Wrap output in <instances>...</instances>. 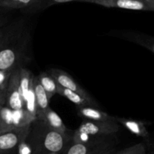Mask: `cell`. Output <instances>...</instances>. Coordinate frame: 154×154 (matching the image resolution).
Returning <instances> with one entry per match:
<instances>
[{"label":"cell","instance_id":"cell-1","mask_svg":"<svg viewBox=\"0 0 154 154\" xmlns=\"http://www.w3.org/2000/svg\"><path fill=\"white\" fill-rule=\"evenodd\" d=\"M72 133L63 134L53 130L36 117L30 124L26 140L31 147L32 154H61L72 141Z\"/></svg>","mask_w":154,"mask_h":154},{"label":"cell","instance_id":"cell-2","mask_svg":"<svg viewBox=\"0 0 154 154\" xmlns=\"http://www.w3.org/2000/svg\"><path fill=\"white\" fill-rule=\"evenodd\" d=\"M30 39L29 29L21 37L8 42L0 47V70L12 72L20 68L29 48Z\"/></svg>","mask_w":154,"mask_h":154},{"label":"cell","instance_id":"cell-3","mask_svg":"<svg viewBox=\"0 0 154 154\" xmlns=\"http://www.w3.org/2000/svg\"><path fill=\"white\" fill-rule=\"evenodd\" d=\"M117 143L116 135L96 137L86 143L70 142L61 154H102L115 148Z\"/></svg>","mask_w":154,"mask_h":154},{"label":"cell","instance_id":"cell-4","mask_svg":"<svg viewBox=\"0 0 154 154\" xmlns=\"http://www.w3.org/2000/svg\"><path fill=\"white\" fill-rule=\"evenodd\" d=\"M120 126L116 121H91L83 120L79 127L76 129L78 132L87 134L90 136H108L116 135L119 132Z\"/></svg>","mask_w":154,"mask_h":154},{"label":"cell","instance_id":"cell-5","mask_svg":"<svg viewBox=\"0 0 154 154\" xmlns=\"http://www.w3.org/2000/svg\"><path fill=\"white\" fill-rule=\"evenodd\" d=\"M29 126L0 134V154H17L19 144L26 138Z\"/></svg>","mask_w":154,"mask_h":154},{"label":"cell","instance_id":"cell-6","mask_svg":"<svg viewBox=\"0 0 154 154\" xmlns=\"http://www.w3.org/2000/svg\"><path fill=\"white\" fill-rule=\"evenodd\" d=\"M5 106L13 111L24 109V102L20 87V68L11 73L6 89Z\"/></svg>","mask_w":154,"mask_h":154},{"label":"cell","instance_id":"cell-7","mask_svg":"<svg viewBox=\"0 0 154 154\" xmlns=\"http://www.w3.org/2000/svg\"><path fill=\"white\" fill-rule=\"evenodd\" d=\"M48 72L55 80L59 86L78 93L90 102H96L84 88H82L79 84L75 82L72 77L67 72L59 69H51Z\"/></svg>","mask_w":154,"mask_h":154},{"label":"cell","instance_id":"cell-8","mask_svg":"<svg viewBox=\"0 0 154 154\" xmlns=\"http://www.w3.org/2000/svg\"><path fill=\"white\" fill-rule=\"evenodd\" d=\"M90 3L107 8L154 11V4L149 2L147 0H94L90 2Z\"/></svg>","mask_w":154,"mask_h":154},{"label":"cell","instance_id":"cell-9","mask_svg":"<svg viewBox=\"0 0 154 154\" xmlns=\"http://www.w3.org/2000/svg\"><path fill=\"white\" fill-rule=\"evenodd\" d=\"M37 118L42 120L47 126L53 130L61 132L63 134L71 133L72 131L67 129L66 125L62 120L61 117L51 108H47L45 111L37 116Z\"/></svg>","mask_w":154,"mask_h":154},{"label":"cell","instance_id":"cell-10","mask_svg":"<svg viewBox=\"0 0 154 154\" xmlns=\"http://www.w3.org/2000/svg\"><path fill=\"white\" fill-rule=\"evenodd\" d=\"M114 118H115V121L118 124H120L123 126H124L126 129H127L129 132H132L134 135L144 138L148 143V144H150V133H149L145 124L143 122L140 121V120L122 118V117H114Z\"/></svg>","mask_w":154,"mask_h":154},{"label":"cell","instance_id":"cell-11","mask_svg":"<svg viewBox=\"0 0 154 154\" xmlns=\"http://www.w3.org/2000/svg\"><path fill=\"white\" fill-rule=\"evenodd\" d=\"M78 115L83 119V120H91V121H115L113 116H110L105 111L98 109L97 108L91 106L78 107L77 108Z\"/></svg>","mask_w":154,"mask_h":154},{"label":"cell","instance_id":"cell-12","mask_svg":"<svg viewBox=\"0 0 154 154\" xmlns=\"http://www.w3.org/2000/svg\"><path fill=\"white\" fill-rule=\"evenodd\" d=\"M33 90H34L35 98L36 108H37V117L38 114L43 112L44 111L49 108V99H48L47 93H45V90L39 83L37 76L33 77L32 80Z\"/></svg>","mask_w":154,"mask_h":154},{"label":"cell","instance_id":"cell-13","mask_svg":"<svg viewBox=\"0 0 154 154\" xmlns=\"http://www.w3.org/2000/svg\"><path fill=\"white\" fill-rule=\"evenodd\" d=\"M122 36L126 40L150 50L154 54V36L138 32H126Z\"/></svg>","mask_w":154,"mask_h":154},{"label":"cell","instance_id":"cell-14","mask_svg":"<svg viewBox=\"0 0 154 154\" xmlns=\"http://www.w3.org/2000/svg\"><path fill=\"white\" fill-rule=\"evenodd\" d=\"M57 93L60 94V96H63V97L69 99V101L72 102V103L75 104L77 107H84V106H91L95 107V108H99V105L97 102H91L90 101L84 99L83 96L79 95L78 93H75V92L72 91L68 89L63 88V87H60L58 85V89H57Z\"/></svg>","mask_w":154,"mask_h":154},{"label":"cell","instance_id":"cell-15","mask_svg":"<svg viewBox=\"0 0 154 154\" xmlns=\"http://www.w3.org/2000/svg\"><path fill=\"white\" fill-rule=\"evenodd\" d=\"M39 83L47 93L49 100L57 93L58 84L48 72H42L37 76Z\"/></svg>","mask_w":154,"mask_h":154},{"label":"cell","instance_id":"cell-16","mask_svg":"<svg viewBox=\"0 0 154 154\" xmlns=\"http://www.w3.org/2000/svg\"><path fill=\"white\" fill-rule=\"evenodd\" d=\"M35 119V117L31 115L26 109L12 110V123L14 129L29 126Z\"/></svg>","mask_w":154,"mask_h":154},{"label":"cell","instance_id":"cell-17","mask_svg":"<svg viewBox=\"0 0 154 154\" xmlns=\"http://www.w3.org/2000/svg\"><path fill=\"white\" fill-rule=\"evenodd\" d=\"M37 0H1L0 8L8 10L20 9L27 13L34 6Z\"/></svg>","mask_w":154,"mask_h":154},{"label":"cell","instance_id":"cell-18","mask_svg":"<svg viewBox=\"0 0 154 154\" xmlns=\"http://www.w3.org/2000/svg\"><path fill=\"white\" fill-rule=\"evenodd\" d=\"M33 77L34 76L29 70L26 68H20V87L23 102L32 84Z\"/></svg>","mask_w":154,"mask_h":154},{"label":"cell","instance_id":"cell-19","mask_svg":"<svg viewBox=\"0 0 154 154\" xmlns=\"http://www.w3.org/2000/svg\"><path fill=\"white\" fill-rule=\"evenodd\" d=\"M78 1L79 0H37L34 6L29 10L27 14H33L36 13V12L42 11L45 10L51 6L54 5Z\"/></svg>","mask_w":154,"mask_h":154},{"label":"cell","instance_id":"cell-20","mask_svg":"<svg viewBox=\"0 0 154 154\" xmlns=\"http://www.w3.org/2000/svg\"><path fill=\"white\" fill-rule=\"evenodd\" d=\"M0 117L6 129V132L14 129L13 126V123H12V110L6 106H3L0 111Z\"/></svg>","mask_w":154,"mask_h":154},{"label":"cell","instance_id":"cell-21","mask_svg":"<svg viewBox=\"0 0 154 154\" xmlns=\"http://www.w3.org/2000/svg\"><path fill=\"white\" fill-rule=\"evenodd\" d=\"M113 154H147V147L144 143H138Z\"/></svg>","mask_w":154,"mask_h":154},{"label":"cell","instance_id":"cell-22","mask_svg":"<svg viewBox=\"0 0 154 154\" xmlns=\"http://www.w3.org/2000/svg\"><path fill=\"white\" fill-rule=\"evenodd\" d=\"M23 140L20 144H19L17 148V154H32V148L26 140Z\"/></svg>","mask_w":154,"mask_h":154},{"label":"cell","instance_id":"cell-23","mask_svg":"<svg viewBox=\"0 0 154 154\" xmlns=\"http://www.w3.org/2000/svg\"><path fill=\"white\" fill-rule=\"evenodd\" d=\"M11 73V72H7L0 70V88H2L4 90L7 89L8 83Z\"/></svg>","mask_w":154,"mask_h":154},{"label":"cell","instance_id":"cell-24","mask_svg":"<svg viewBox=\"0 0 154 154\" xmlns=\"http://www.w3.org/2000/svg\"><path fill=\"white\" fill-rule=\"evenodd\" d=\"M6 104V90L0 88V105L5 106Z\"/></svg>","mask_w":154,"mask_h":154},{"label":"cell","instance_id":"cell-25","mask_svg":"<svg viewBox=\"0 0 154 154\" xmlns=\"http://www.w3.org/2000/svg\"><path fill=\"white\" fill-rule=\"evenodd\" d=\"M9 22L8 17L5 14H0V29Z\"/></svg>","mask_w":154,"mask_h":154},{"label":"cell","instance_id":"cell-26","mask_svg":"<svg viewBox=\"0 0 154 154\" xmlns=\"http://www.w3.org/2000/svg\"><path fill=\"white\" fill-rule=\"evenodd\" d=\"M4 132H6V129L5 128L4 125H3L2 120L1 117H0V134L4 133Z\"/></svg>","mask_w":154,"mask_h":154},{"label":"cell","instance_id":"cell-27","mask_svg":"<svg viewBox=\"0 0 154 154\" xmlns=\"http://www.w3.org/2000/svg\"><path fill=\"white\" fill-rule=\"evenodd\" d=\"M115 151H116L115 148H113V149H111V150H108V151L105 152V153H103L102 154H113Z\"/></svg>","mask_w":154,"mask_h":154},{"label":"cell","instance_id":"cell-28","mask_svg":"<svg viewBox=\"0 0 154 154\" xmlns=\"http://www.w3.org/2000/svg\"><path fill=\"white\" fill-rule=\"evenodd\" d=\"M92 1H94V0H79L78 2H90Z\"/></svg>","mask_w":154,"mask_h":154},{"label":"cell","instance_id":"cell-29","mask_svg":"<svg viewBox=\"0 0 154 154\" xmlns=\"http://www.w3.org/2000/svg\"><path fill=\"white\" fill-rule=\"evenodd\" d=\"M147 2H151L153 3V4H154V0H147Z\"/></svg>","mask_w":154,"mask_h":154},{"label":"cell","instance_id":"cell-30","mask_svg":"<svg viewBox=\"0 0 154 154\" xmlns=\"http://www.w3.org/2000/svg\"><path fill=\"white\" fill-rule=\"evenodd\" d=\"M2 105H0V111H1V109H2Z\"/></svg>","mask_w":154,"mask_h":154},{"label":"cell","instance_id":"cell-31","mask_svg":"<svg viewBox=\"0 0 154 154\" xmlns=\"http://www.w3.org/2000/svg\"><path fill=\"white\" fill-rule=\"evenodd\" d=\"M51 154H59V153H51Z\"/></svg>","mask_w":154,"mask_h":154},{"label":"cell","instance_id":"cell-32","mask_svg":"<svg viewBox=\"0 0 154 154\" xmlns=\"http://www.w3.org/2000/svg\"><path fill=\"white\" fill-rule=\"evenodd\" d=\"M0 2H1V0H0Z\"/></svg>","mask_w":154,"mask_h":154}]
</instances>
